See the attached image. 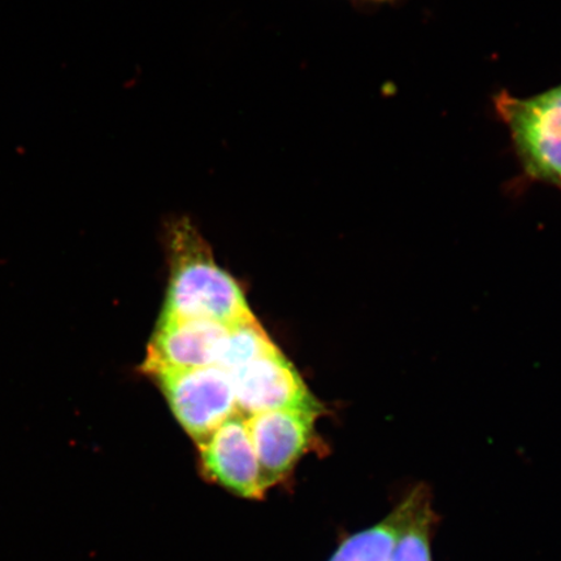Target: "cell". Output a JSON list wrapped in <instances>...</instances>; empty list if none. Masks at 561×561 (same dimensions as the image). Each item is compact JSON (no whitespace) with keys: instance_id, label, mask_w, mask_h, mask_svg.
Returning <instances> with one entry per match:
<instances>
[{"instance_id":"cell-1","label":"cell","mask_w":561,"mask_h":561,"mask_svg":"<svg viewBox=\"0 0 561 561\" xmlns=\"http://www.w3.org/2000/svg\"><path fill=\"white\" fill-rule=\"evenodd\" d=\"M170 284L160 319L207 320L236 325L254 320L248 300L191 220L168 227Z\"/></svg>"},{"instance_id":"cell-2","label":"cell","mask_w":561,"mask_h":561,"mask_svg":"<svg viewBox=\"0 0 561 561\" xmlns=\"http://www.w3.org/2000/svg\"><path fill=\"white\" fill-rule=\"evenodd\" d=\"M495 107L525 170L561 191V85L530 98L500 94Z\"/></svg>"},{"instance_id":"cell-3","label":"cell","mask_w":561,"mask_h":561,"mask_svg":"<svg viewBox=\"0 0 561 561\" xmlns=\"http://www.w3.org/2000/svg\"><path fill=\"white\" fill-rule=\"evenodd\" d=\"M147 375L153 377L195 444L237 413L233 382L219 367L157 369Z\"/></svg>"},{"instance_id":"cell-4","label":"cell","mask_w":561,"mask_h":561,"mask_svg":"<svg viewBox=\"0 0 561 561\" xmlns=\"http://www.w3.org/2000/svg\"><path fill=\"white\" fill-rule=\"evenodd\" d=\"M237 412L244 417L278 410L322 413L324 407L308 390L298 370L277 347L229 374Z\"/></svg>"},{"instance_id":"cell-5","label":"cell","mask_w":561,"mask_h":561,"mask_svg":"<svg viewBox=\"0 0 561 561\" xmlns=\"http://www.w3.org/2000/svg\"><path fill=\"white\" fill-rule=\"evenodd\" d=\"M233 327L207 320L159 319L142 369L147 375L157 369L220 367Z\"/></svg>"},{"instance_id":"cell-6","label":"cell","mask_w":561,"mask_h":561,"mask_svg":"<svg viewBox=\"0 0 561 561\" xmlns=\"http://www.w3.org/2000/svg\"><path fill=\"white\" fill-rule=\"evenodd\" d=\"M320 413L278 410L248 417L264 493L290 474L316 439L314 421Z\"/></svg>"},{"instance_id":"cell-7","label":"cell","mask_w":561,"mask_h":561,"mask_svg":"<svg viewBox=\"0 0 561 561\" xmlns=\"http://www.w3.org/2000/svg\"><path fill=\"white\" fill-rule=\"evenodd\" d=\"M196 446L202 471L209 481L244 500H261L264 495L261 469L248 417L234 413Z\"/></svg>"},{"instance_id":"cell-8","label":"cell","mask_w":561,"mask_h":561,"mask_svg":"<svg viewBox=\"0 0 561 561\" xmlns=\"http://www.w3.org/2000/svg\"><path fill=\"white\" fill-rule=\"evenodd\" d=\"M430 500L425 488L413 490L382 522L346 539L331 561H389L405 526Z\"/></svg>"},{"instance_id":"cell-9","label":"cell","mask_w":561,"mask_h":561,"mask_svg":"<svg viewBox=\"0 0 561 561\" xmlns=\"http://www.w3.org/2000/svg\"><path fill=\"white\" fill-rule=\"evenodd\" d=\"M431 500L419 508L415 516L399 537L389 561H432L431 529H432Z\"/></svg>"}]
</instances>
